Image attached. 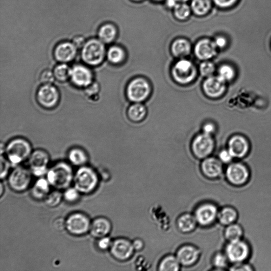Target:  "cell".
Masks as SVG:
<instances>
[{"mask_svg":"<svg viewBox=\"0 0 271 271\" xmlns=\"http://www.w3.org/2000/svg\"><path fill=\"white\" fill-rule=\"evenodd\" d=\"M172 51L175 56L183 57L190 54L191 46L190 43L185 39H177L172 46Z\"/></svg>","mask_w":271,"mask_h":271,"instance_id":"obj_31","label":"cell"},{"mask_svg":"<svg viewBox=\"0 0 271 271\" xmlns=\"http://www.w3.org/2000/svg\"><path fill=\"white\" fill-rule=\"evenodd\" d=\"M200 70L201 74L204 76H211L215 71V65L210 62H204L200 65Z\"/></svg>","mask_w":271,"mask_h":271,"instance_id":"obj_43","label":"cell"},{"mask_svg":"<svg viewBox=\"0 0 271 271\" xmlns=\"http://www.w3.org/2000/svg\"><path fill=\"white\" fill-rule=\"evenodd\" d=\"M32 176L29 168L18 166L10 172L8 176L9 186L16 193H24L30 188Z\"/></svg>","mask_w":271,"mask_h":271,"instance_id":"obj_5","label":"cell"},{"mask_svg":"<svg viewBox=\"0 0 271 271\" xmlns=\"http://www.w3.org/2000/svg\"><path fill=\"white\" fill-rule=\"evenodd\" d=\"M68 158L69 163L75 167H81L87 164L88 156L82 149L78 148H72L68 153Z\"/></svg>","mask_w":271,"mask_h":271,"instance_id":"obj_26","label":"cell"},{"mask_svg":"<svg viewBox=\"0 0 271 271\" xmlns=\"http://www.w3.org/2000/svg\"><path fill=\"white\" fill-rule=\"evenodd\" d=\"M32 152L29 142L24 138H18L5 146L4 154L11 164L19 165L28 160Z\"/></svg>","mask_w":271,"mask_h":271,"instance_id":"obj_3","label":"cell"},{"mask_svg":"<svg viewBox=\"0 0 271 271\" xmlns=\"http://www.w3.org/2000/svg\"><path fill=\"white\" fill-rule=\"evenodd\" d=\"M50 184L47 178L39 177L31 188V196L35 200H44L46 197L50 193Z\"/></svg>","mask_w":271,"mask_h":271,"instance_id":"obj_24","label":"cell"},{"mask_svg":"<svg viewBox=\"0 0 271 271\" xmlns=\"http://www.w3.org/2000/svg\"><path fill=\"white\" fill-rule=\"evenodd\" d=\"M72 68L66 63H60L54 68L53 73L55 80L64 82L70 80L71 75Z\"/></svg>","mask_w":271,"mask_h":271,"instance_id":"obj_32","label":"cell"},{"mask_svg":"<svg viewBox=\"0 0 271 271\" xmlns=\"http://www.w3.org/2000/svg\"><path fill=\"white\" fill-rule=\"evenodd\" d=\"M172 75L177 82L186 84L194 80L197 71L193 63L186 59H182L174 65L172 69Z\"/></svg>","mask_w":271,"mask_h":271,"instance_id":"obj_10","label":"cell"},{"mask_svg":"<svg viewBox=\"0 0 271 271\" xmlns=\"http://www.w3.org/2000/svg\"><path fill=\"white\" fill-rule=\"evenodd\" d=\"M211 6V0H193L191 9L196 15L202 16L207 14Z\"/></svg>","mask_w":271,"mask_h":271,"instance_id":"obj_33","label":"cell"},{"mask_svg":"<svg viewBox=\"0 0 271 271\" xmlns=\"http://www.w3.org/2000/svg\"><path fill=\"white\" fill-rule=\"evenodd\" d=\"M214 43L217 49H223L226 47L227 41L223 37H218L216 38Z\"/></svg>","mask_w":271,"mask_h":271,"instance_id":"obj_50","label":"cell"},{"mask_svg":"<svg viewBox=\"0 0 271 271\" xmlns=\"http://www.w3.org/2000/svg\"><path fill=\"white\" fill-rule=\"evenodd\" d=\"M117 32L115 25L110 24H104L98 31V37L104 44H109L115 40Z\"/></svg>","mask_w":271,"mask_h":271,"instance_id":"obj_28","label":"cell"},{"mask_svg":"<svg viewBox=\"0 0 271 271\" xmlns=\"http://www.w3.org/2000/svg\"><path fill=\"white\" fill-rule=\"evenodd\" d=\"M226 83L219 76H210L204 82L203 90L208 97L219 98L226 91Z\"/></svg>","mask_w":271,"mask_h":271,"instance_id":"obj_19","label":"cell"},{"mask_svg":"<svg viewBox=\"0 0 271 271\" xmlns=\"http://www.w3.org/2000/svg\"><path fill=\"white\" fill-rule=\"evenodd\" d=\"M112 227V223L108 218L104 217H97L91 222L89 233L95 239H101L109 235Z\"/></svg>","mask_w":271,"mask_h":271,"instance_id":"obj_22","label":"cell"},{"mask_svg":"<svg viewBox=\"0 0 271 271\" xmlns=\"http://www.w3.org/2000/svg\"><path fill=\"white\" fill-rule=\"evenodd\" d=\"M77 48L73 43L65 42L58 44L54 55L56 60L60 63H68L74 60L77 54Z\"/></svg>","mask_w":271,"mask_h":271,"instance_id":"obj_20","label":"cell"},{"mask_svg":"<svg viewBox=\"0 0 271 271\" xmlns=\"http://www.w3.org/2000/svg\"><path fill=\"white\" fill-rule=\"evenodd\" d=\"M229 270L232 271H253L255 269L251 264L246 262L232 264Z\"/></svg>","mask_w":271,"mask_h":271,"instance_id":"obj_44","label":"cell"},{"mask_svg":"<svg viewBox=\"0 0 271 271\" xmlns=\"http://www.w3.org/2000/svg\"><path fill=\"white\" fill-rule=\"evenodd\" d=\"M176 1L177 2H186L188 1H189V0H176Z\"/></svg>","mask_w":271,"mask_h":271,"instance_id":"obj_56","label":"cell"},{"mask_svg":"<svg viewBox=\"0 0 271 271\" xmlns=\"http://www.w3.org/2000/svg\"><path fill=\"white\" fill-rule=\"evenodd\" d=\"M28 160L33 175L41 177L47 174L50 161L48 152L42 149L36 150L32 152Z\"/></svg>","mask_w":271,"mask_h":271,"instance_id":"obj_9","label":"cell"},{"mask_svg":"<svg viewBox=\"0 0 271 271\" xmlns=\"http://www.w3.org/2000/svg\"><path fill=\"white\" fill-rule=\"evenodd\" d=\"M100 91V86L96 82L91 84L87 88H85L86 95L91 98L98 95Z\"/></svg>","mask_w":271,"mask_h":271,"instance_id":"obj_48","label":"cell"},{"mask_svg":"<svg viewBox=\"0 0 271 271\" xmlns=\"http://www.w3.org/2000/svg\"><path fill=\"white\" fill-rule=\"evenodd\" d=\"M215 143L210 135L203 133L197 136L193 144L195 155L199 159L208 157L214 149Z\"/></svg>","mask_w":271,"mask_h":271,"instance_id":"obj_15","label":"cell"},{"mask_svg":"<svg viewBox=\"0 0 271 271\" xmlns=\"http://www.w3.org/2000/svg\"><path fill=\"white\" fill-rule=\"evenodd\" d=\"M244 234V231L243 227L237 222L226 226L224 231V238L228 242L242 240Z\"/></svg>","mask_w":271,"mask_h":271,"instance_id":"obj_29","label":"cell"},{"mask_svg":"<svg viewBox=\"0 0 271 271\" xmlns=\"http://www.w3.org/2000/svg\"><path fill=\"white\" fill-rule=\"evenodd\" d=\"M239 218V212L232 206H227L219 210L217 220L222 225L227 226L236 222Z\"/></svg>","mask_w":271,"mask_h":271,"instance_id":"obj_25","label":"cell"},{"mask_svg":"<svg viewBox=\"0 0 271 271\" xmlns=\"http://www.w3.org/2000/svg\"><path fill=\"white\" fill-rule=\"evenodd\" d=\"M250 171L246 164L240 162H233L225 170L227 181L233 186L241 187L250 180Z\"/></svg>","mask_w":271,"mask_h":271,"instance_id":"obj_6","label":"cell"},{"mask_svg":"<svg viewBox=\"0 0 271 271\" xmlns=\"http://www.w3.org/2000/svg\"><path fill=\"white\" fill-rule=\"evenodd\" d=\"M81 193L74 187L64 190L63 199L69 203H75L80 200Z\"/></svg>","mask_w":271,"mask_h":271,"instance_id":"obj_40","label":"cell"},{"mask_svg":"<svg viewBox=\"0 0 271 271\" xmlns=\"http://www.w3.org/2000/svg\"><path fill=\"white\" fill-rule=\"evenodd\" d=\"M134 1H141V0H134Z\"/></svg>","mask_w":271,"mask_h":271,"instance_id":"obj_57","label":"cell"},{"mask_svg":"<svg viewBox=\"0 0 271 271\" xmlns=\"http://www.w3.org/2000/svg\"><path fill=\"white\" fill-rule=\"evenodd\" d=\"M219 159L223 164H229L233 162L234 158L230 154L228 149H223L220 152Z\"/></svg>","mask_w":271,"mask_h":271,"instance_id":"obj_47","label":"cell"},{"mask_svg":"<svg viewBox=\"0 0 271 271\" xmlns=\"http://www.w3.org/2000/svg\"><path fill=\"white\" fill-rule=\"evenodd\" d=\"M177 2L176 0H167V5L169 7L174 8L177 4Z\"/></svg>","mask_w":271,"mask_h":271,"instance_id":"obj_54","label":"cell"},{"mask_svg":"<svg viewBox=\"0 0 271 271\" xmlns=\"http://www.w3.org/2000/svg\"><path fill=\"white\" fill-rule=\"evenodd\" d=\"M219 212L216 205L213 203H203L195 210V216L197 223L202 226H208L213 224L217 220Z\"/></svg>","mask_w":271,"mask_h":271,"instance_id":"obj_13","label":"cell"},{"mask_svg":"<svg viewBox=\"0 0 271 271\" xmlns=\"http://www.w3.org/2000/svg\"><path fill=\"white\" fill-rule=\"evenodd\" d=\"M133 243V246L135 250L139 251L142 250L144 247V242L141 239L135 240Z\"/></svg>","mask_w":271,"mask_h":271,"instance_id":"obj_52","label":"cell"},{"mask_svg":"<svg viewBox=\"0 0 271 271\" xmlns=\"http://www.w3.org/2000/svg\"><path fill=\"white\" fill-rule=\"evenodd\" d=\"M156 1H161V0H156Z\"/></svg>","mask_w":271,"mask_h":271,"instance_id":"obj_58","label":"cell"},{"mask_svg":"<svg viewBox=\"0 0 271 271\" xmlns=\"http://www.w3.org/2000/svg\"><path fill=\"white\" fill-rule=\"evenodd\" d=\"M70 80L76 87L85 89L94 82V76L88 68L76 65L72 68Z\"/></svg>","mask_w":271,"mask_h":271,"instance_id":"obj_17","label":"cell"},{"mask_svg":"<svg viewBox=\"0 0 271 271\" xmlns=\"http://www.w3.org/2000/svg\"><path fill=\"white\" fill-rule=\"evenodd\" d=\"M55 80L53 71L46 69L44 70L39 76V81L43 84H52Z\"/></svg>","mask_w":271,"mask_h":271,"instance_id":"obj_41","label":"cell"},{"mask_svg":"<svg viewBox=\"0 0 271 271\" xmlns=\"http://www.w3.org/2000/svg\"><path fill=\"white\" fill-rule=\"evenodd\" d=\"M218 76L226 82L234 80L236 76V72L231 66L225 64L222 66L218 70Z\"/></svg>","mask_w":271,"mask_h":271,"instance_id":"obj_37","label":"cell"},{"mask_svg":"<svg viewBox=\"0 0 271 271\" xmlns=\"http://www.w3.org/2000/svg\"><path fill=\"white\" fill-rule=\"evenodd\" d=\"M181 264L176 256L168 255L161 260L158 270L161 271H177L181 268Z\"/></svg>","mask_w":271,"mask_h":271,"instance_id":"obj_30","label":"cell"},{"mask_svg":"<svg viewBox=\"0 0 271 271\" xmlns=\"http://www.w3.org/2000/svg\"><path fill=\"white\" fill-rule=\"evenodd\" d=\"M213 263L217 269L224 270L228 267L230 262L224 252H218L213 257Z\"/></svg>","mask_w":271,"mask_h":271,"instance_id":"obj_38","label":"cell"},{"mask_svg":"<svg viewBox=\"0 0 271 271\" xmlns=\"http://www.w3.org/2000/svg\"><path fill=\"white\" fill-rule=\"evenodd\" d=\"M63 199V194L60 190L56 189L50 192V193L46 197L44 201L49 207L55 208L61 203Z\"/></svg>","mask_w":271,"mask_h":271,"instance_id":"obj_36","label":"cell"},{"mask_svg":"<svg viewBox=\"0 0 271 271\" xmlns=\"http://www.w3.org/2000/svg\"><path fill=\"white\" fill-rule=\"evenodd\" d=\"M72 43L74 44L77 49H82L86 42L84 37L77 36L74 39Z\"/></svg>","mask_w":271,"mask_h":271,"instance_id":"obj_51","label":"cell"},{"mask_svg":"<svg viewBox=\"0 0 271 271\" xmlns=\"http://www.w3.org/2000/svg\"><path fill=\"white\" fill-rule=\"evenodd\" d=\"M0 188H1V189H0V196H1V197L3 196V194L4 193V189L3 185L2 182H1V184H0Z\"/></svg>","mask_w":271,"mask_h":271,"instance_id":"obj_55","label":"cell"},{"mask_svg":"<svg viewBox=\"0 0 271 271\" xmlns=\"http://www.w3.org/2000/svg\"><path fill=\"white\" fill-rule=\"evenodd\" d=\"M112 240L108 236H105L98 239V248L102 251L109 250L112 243Z\"/></svg>","mask_w":271,"mask_h":271,"instance_id":"obj_45","label":"cell"},{"mask_svg":"<svg viewBox=\"0 0 271 271\" xmlns=\"http://www.w3.org/2000/svg\"><path fill=\"white\" fill-rule=\"evenodd\" d=\"M146 114V109L143 105L140 103H136L132 105L128 110V115L130 120L134 122H139L142 120Z\"/></svg>","mask_w":271,"mask_h":271,"instance_id":"obj_35","label":"cell"},{"mask_svg":"<svg viewBox=\"0 0 271 271\" xmlns=\"http://www.w3.org/2000/svg\"><path fill=\"white\" fill-rule=\"evenodd\" d=\"M191 9L189 6L184 3L177 4L174 8L175 17L180 21H184L190 16Z\"/></svg>","mask_w":271,"mask_h":271,"instance_id":"obj_39","label":"cell"},{"mask_svg":"<svg viewBox=\"0 0 271 271\" xmlns=\"http://www.w3.org/2000/svg\"><path fill=\"white\" fill-rule=\"evenodd\" d=\"M52 227L57 231H62L66 229V219L62 217L55 218L52 223Z\"/></svg>","mask_w":271,"mask_h":271,"instance_id":"obj_46","label":"cell"},{"mask_svg":"<svg viewBox=\"0 0 271 271\" xmlns=\"http://www.w3.org/2000/svg\"><path fill=\"white\" fill-rule=\"evenodd\" d=\"M100 178L95 170L86 165L75 172L73 184L81 194L88 195L97 190Z\"/></svg>","mask_w":271,"mask_h":271,"instance_id":"obj_2","label":"cell"},{"mask_svg":"<svg viewBox=\"0 0 271 271\" xmlns=\"http://www.w3.org/2000/svg\"><path fill=\"white\" fill-rule=\"evenodd\" d=\"M10 162L7 158L1 155V172H0V178L1 180L8 177L10 172Z\"/></svg>","mask_w":271,"mask_h":271,"instance_id":"obj_42","label":"cell"},{"mask_svg":"<svg viewBox=\"0 0 271 271\" xmlns=\"http://www.w3.org/2000/svg\"><path fill=\"white\" fill-rule=\"evenodd\" d=\"M200 255L199 249L191 245H186L178 249L176 256L181 266L190 267L199 260Z\"/></svg>","mask_w":271,"mask_h":271,"instance_id":"obj_18","label":"cell"},{"mask_svg":"<svg viewBox=\"0 0 271 271\" xmlns=\"http://www.w3.org/2000/svg\"><path fill=\"white\" fill-rule=\"evenodd\" d=\"M203 175L210 179L220 178L223 173V163L214 157L206 158L201 164Z\"/></svg>","mask_w":271,"mask_h":271,"instance_id":"obj_21","label":"cell"},{"mask_svg":"<svg viewBox=\"0 0 271 271\" xmlns=\"http://www.w3.org/2000/svg\"><path fill=\"white\" fill-rule=\"evenodd\" d=\"M37 100L44 108L52 109L56 106L60 99L58 89L52 84H44L37 93Z\"/></svg>","mask_w":271,"mask_h":271,"instance_id":"obj_11","label":"cell"},{"mask_svg":"<svg viewBox=\"0 0 271 271\" xmlns=\"http://www.w3.org/2000/svg\"><path fill=\"white\" fill-rule=\"evenodd\" d=\"M224 253L231 264L246 262L249 259L252 249L248 242L243 239L228 242Z\"/></svg>","mask_w":271,"mask_h":271,"instance_id":"obj_7","label":"cell"},{"mask_svg":"<svg viewBox=\"0 0 271 271\" xmlns=\"http://www.w3.org/2000/svg\"><path fill=\"white\" fill-rule=\"evenodd\" d=\"M197 223L195 215L188 213L183 214L177 221V228L183 233L192 232L196 229Z\"/></svg>","mask_w":271,"mask_h":271,"instance_id":"obj_27","label":"cell"},{"mask_svg":"<svg viewBox=\"0 0 271 271\" xmlns=\"http://www.w3.org/2000/svg\"><path fill=\"white\" fill-rule=\"evenodd\" d=\"M150 88L149 83L143 78H137L131 81L127 88L129 100L136 102H142L149 95Z\"/></svg>","mask_w":271,"mask_h":271,"instance_id":"obj_14","label":"cell"},{"mask_svg":"<svg viewBox=\"0 0 271 271\" xmlns=\"http://www.w3.org/2000/svg\"><path fill=\"white\" fill-rule=\"evenodd\" d=\"M214 3L222 8H228L234 5L239 0H213Z\"/></svg>","mask_w":271,"mask_h":271,"instance_id":"obj_49","label":"cell"},{"mask_svg":"<svg viewBox=\"0 0 271 271\" xmlns=\"http://www.w3.org/2000/svg\"><path fill=\"white\" fill-rule=\"evenodd\" d=\"M108 60L112 64H117L122 63L124 58L123 49L118 46H112L107 52Z\"/></svg>","mask_w":271,"mask_h":271,"instance_id":"obj_34","label":"cell"},{"mask_svg":"<svg viewBox=\"0 0 271 271\" xmlns=\"http://www.w3.org/2000/svg\"><path fill=\"white\" fill-rule=\"evenodd\" d=\"M109 250L115 259L125 261L133 256L135 249L132 242L124 238H119L112 241Z\"/></svg>","mask_w":271,"mask_h":271,"instance_id":"obj_12","label":"cell"},{"mask_svg":"<svg viewBox=\"0 0 271 271\" xmlns=\"http://www.w3.org/2000/svg\"><path fill=\"white\" fill-rule=\"evenodd\" d=\"M217 49L214 42L206 39H203L196 44L195 51L198 58L202 60H206L216 55Z\"/></svg>","mask_w":271,"mask_h":271,"instance_id":"obj_23","label":"cell"},{"mask_svg":"<svg viewBox=\"0 0 271 271\" xmlns=\"http://www.w3.org/2000/svg\"><path fill=\"white\" fill-rule=\"evenodd\" d=\"M91 222L87 214L74 213L66 219V230L73 236H82L89 233Z\"/></svg>","mask_w":271,"mask_h":271,"instance_id":"obj_8","label":"cell"},{"mask_svg":"<svg viewBox=\"0 0 271 271\" xmlns=\"http://www.w3.org/2000/svg\"><path fill=\"white\" fill-rule=\"evenodd\" d=\"M204 133L210 135L215 130V125L212 123H207L203 127Z\"/></svg>","mask_w":271,"mask_h":271,"instance_id":"obj_53","label":"cell"},{"mask_svg":"<svg viewBox=\"0 0 271 271\" xmlns=\"http://www.w3.org/2000/svg\"><path fill=\"white\" fill-rule=\"evenodd\" d=\"M106 55L104 43L99 39H90L85 43L82 49V61L91 67H97L100 65Z\"/></svg>","mask_w":271,"mask_h":271,"instance_id":"obj_4","label":"cell"},{"mask_svg":"<svg viewBox=\"0 0 271 271\" xmlns=\"http://www.w3.org/2000/svg\"><path fill=\"white\" fill-rule=\"evenodd\" d=\"M228 149L234 158L242 159L249 153L250 145L246 137L239 134L235 135L229 140Z\"/></svg>","mask_w":271,"mask_h":271,"instance_id":"obj_16","label":"cell"},{"mask_svg":"<svg viewBox=\"0 0 271 271\" xmlns=\"http://www.w3.org/2000/svg\"><path fill=\"white\" fill-rule=\"evenodd\" d=\"M74 173L70 163L59 162L52 165L46 174V178L51 187L56 190H65L74 183Z\"/></svg>","mask_w":271,"mask_h":271,"instance_id":"obj_1","label":"cell"}]
</instances>
